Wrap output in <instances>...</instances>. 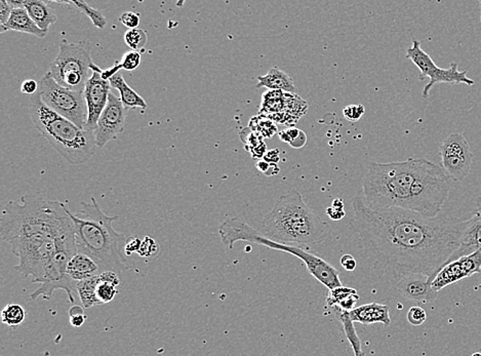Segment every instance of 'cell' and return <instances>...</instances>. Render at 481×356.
<instances>
[{
    "label": "cell",
    "mask_w": 481,
    "mask_h": 356,
    "mask_svg": "<svg viewBox=\"0 0 481 356\" xmlns=\"http://www.w3.org/2000/svg\"><path fill=\"white\" fill-rule=\"evenodd\" d=\"M352 208L349 227L359 235L374 269L395 281L408 274H424L433 281L469 225V219L444 214L427 218L402 208L372 210L363 190L353 197Z\"/></svg>",
    "instance_id": "6da1fadb"
},
{
    "label": "cell",
    "mask_w": 481,
    "mask_h": 356,
    "mask_svg": "<svg viewBox=\"0 0 481 356\" xmlns=\"http://www.w3.org/2000/svg\"><path fill=\"white\" fill-rule=\"evenodd\" d=\"M451 181L442 166L425 159H408L370 163L361 190L372 210L402 208L434 218L442 214Z\"/></svg>",
    "instance_id": "7a4b0ae2"
},
{
    "label": "cell",
    "mask_w": 481,
    "mask_h": 356,
    "mask_svg": "<svg viewBox=\"0 0 481 356\" xmlns=\"http://www.w3.org/2000/svg\"><path fill=\"white\" fill-rule=\"evenodd\" d=\"M260 233L280 244L312 247L335 238L331 225L307 206L296 189L280 196L261 222Z\"/></svg>",
    "instance_id": "3957f363"
},
{
    "label": "cell",
    "mask_w": 481,
    "mask_h": 356,
    "mask_svg": "<svg viewBox=\"0 0 481 356\" xmlns=\"http://www.w3.org/2000/svg\"><path fill=\"white\" fill-rule=\"evenodd\" d=\"M68 214L73 222L78 253L93 258L102 272L119 274L129 269L122 253L127 238L114 228V222L119 216H107L95 197L89 202H82L80 212L73 214L68 211Z\"/></svg>",
    "instance_id": "277c9868"
},
{
    "label": "cell",
    "mask_w": 481,
    "mask_h": 356,
    "mask_svg": "<svg viewBox=\"0 0 481 356\" xmlns=\"http://www.w3.org/2000/svg\"><path fill=\"white\" fill-rule=\"evenodd\" d=\"M65 204L27 194L20 202H10L0 218V232L6 242L38 233L64 234L74 231Z\"/></svg>",
    "instance_id": "5b68a950"
},
{
    "label": "cell",
    "mask_w": 481,
    "mask_h": 356,
    "mask_svg": "<svg viewBox=\"0 0 481 356\" xmlns=\"http://www.w3.org/2000/svg\"><path fill=\"white\" fill-rule=\"evenodd\" d=\"M30 116L36 129L68 163L82 165L95 154V134L80 129L42 102L39 93L29 100Z\"/></svg>",
    "instance_id": "8992f818"
},
{
    "label": "cell",
    "mask_w": 481,
    "mask_h": 356,
    "mask_svg": "<svg viewBox=\"0 0 481 356\" xmlns=\"http://www.w3.org/2000/svg\"><path fill=\"white\" fill-rule=\"evenodd\" d=\"M219 234H220L223 244L229 247L230 249H233L235 242H248L251 244H260V246L276 249V251H285L289 255L295 256L305 264L310 274L315 279H317L321 285L327 287L329 291L343 285L341 283L339 272L325 260L313 255L306 249H302L301 247L273 242V240L262 235L252 226L248 225L239 218H232L221 224L220 228H219Z\"/></svg>",
    "instance_id": "52a82bcc"
},
{
    "label": "cell",
    "mask_w": 481,
    "mask_h": 356,
    "mask_svg": "<svg viewBox=\"0 0 481 356\" xmlns=\"http://www.w3.org/2000/svg\"><path fill=\"white\" fill-rule=\"evenodd\" d=\"M59 46V54L51 64L48 73L62 87L84 93L93 72H103L91 59V44L85 40L70 44L63 39Z\"/></svg>",
    "instance_id": "ba28073f"
},
{
    "label": "cell",
    "mask_w": 481,
    "mask_h": 356,
    "mask_svg": "<svg viewBox=\"0 0 481 356\" xmlns=\"http://www.w3.org/2000/svg\"><path fill=\"white\" fill-rule=\"evenodd\" d=\"M38 83L42 102L50 109L84 130L89 116L84 94L62 87L48 73Z\"/></svg>",
    "instance_id": "9c48e42d"
},
{
    "label": "cell",
    "mask_w": 481,
    "mask_h": 356,
    "mask_svg": "<svg viewBox=\"0 0 481 356\" xmlns=\"http://www.w3.org/2000/svg\"><path fill=\"white\" fill-rule=\"evenodd\" d=\"M406 59L410 60L420 70V80L429 78V82L425 85L423 89V98L427 99L429 97L432 87L438 83H446V84H466L472 87L474 85L473 80L468 78L467 71H460L457 69V64H451L448 69L439 68L434 63L432 57L421 48V42L414 40L412 46L406 51Z\"/></svg>",
    "instance_id": "30bf717a"
},
{
    "label": "cell",
    "mask_w": 481,
    "mask_h": 356,
    "mask_svg": "<svg viewBox=\"0 0 481 356\" xmlns=\"http://www.w3.org/2000/svg\"><path fill=\"white\" fill-rule=\"evenodd\" d=\"M308 104L299 96L282 91H269L262 97L259 114L275 123L293 127L307 113Z\"/></svg>",
    "instance_id": "8fae6325"
},
{
    "label": "cell",
    "mask_w": 481,
    "mask_h": 356,
    "mask_svg": "<svg viewBox=\"0 0 481 356\" xmlns=\"http://www.w3.org/2000/svg\"><path fill=\"white\" fill-rule=\"evenodd\" d=\"M442 170L455 182H462L471 170L473 153L462 134L453 133L444 139L439 148Z\"/></svg>",
    "instance_id": "7c38bea8"
},
{
    "label": "cell",
    "mask_w": 481,
    "mask_h": 356,
    "mask_svg": "<svg viewBox=\"0 0 481 356\" xmlns=\"http://www.w3.org/2000/svg\"><path fill=\"white\" fill-rule=\"evenodd\" d=\"M127 109L120 98L110 94L107 106L100 116L96 127V144L99 148L105 146L110 141L115 140L125 129Z\"/></svg>",
    "instance_id": "4fadbf2b"
},
{
    "label": "cell",
    "mask_w": 481,
    "mask_h": 356,
    "mask_svg": "<svg viewBox=\"0 0 481 356\" xmlns=\"http://www.w3.org/2000/svg\"><path fill=\"white\" fill-rule=\"evenodd\" d=\"M478 274H481V249L446 264L434 277L432 290L439 293L444 287Z\"/></svg>",
    "instance_id": "5bb4252c"
},
{
    "label": "cell",
    "mask_w": 481,
    "mask_h": 356,
    "mask_svg": "<svg viewBox=\"0 0 481 356\" xmlns=\"http://www.w3.org/2000/svg\"><path fill=\"white\" fill-rule=\"evenodd\" d=\"M110 89L111 84L109 80H103L99 72H93V75L85 84L84 91L89 112L85 131L91 133L95 132L100 116L107 106L109 95L111 94Z\"/></svg>",
    "instance_id": "9a60e30c"
},
{
    "label": "cell",
    "mask_w": 481,
    "mask_h": 356,
    "mask_svg": "<svg viewBox=\"0 0 481 356\" xmlns=\"http://www.w3.org/2000/svg\"><path fill=\"white\" fill-rule=\"evenodd\" d=\"M431 285V279L424 274H408L397 279L395 289L408 301L427 304L435 301L438 295L432 290Z\"/></svg>",
    "instance_id": "2e32d148"
},
{
    "label": "cell",
    "mask_w": 481,
    "mask_h": 356,
    "mask_svg": "<svg viewBox=\"0 0 481 356\" xmlns=\"http://www.w3.org/2000/svg\"><path fill=\"white\" fill-rule=\"evenodd\" d=\"M481 249V197L478 200L475 212L469 219V225L462 238L461 244L457 251L453 253L448 263L464 257L471 255ZM446 263V264H448Z\"/></svg>",
    "instance_id": "e0dca14e"
},
{
    "label": "cell",
    "mask_w": 481,
    "mask_h": 356,
    "mask_svg": "<svg viewBox=\"0 0 481 356\" xmlns=\"http://www.w3.org/2000/svg\"><path fill=\"white\" fill-rule=\"evenodd\" d=\"M350 317L354 323H359L361 325L382 323L385 328H389L391 326L389 307L379 303H370V304L356 307L351 311Z\"/></svg>",
    "instance_id": "ac0fdd59"
},
{
    "label": "cell",
    "mask_w": 481,
    "mask_h": 356,
    "mask_svg": "<svg viewBox=\"0 0 481 356\" xmlns=\"http://www.w3.org/2000/svg\"><path fill=\"white\" fill-rule=\"evenodd\" d=\"M6 31L22 32V33L31 34V35L38 38L46 37V34H48L46 32L42 31L34 23L24 8H14L10 20L3 26H0L1 33Z\"/></svg>",
    "instance_id": "d6986e66"
},
{
    "label": "cell",
    "mask_w": 481,
    "mask_h": 356,
    "mask_svg": "<svg viewBox=\"0 0 481 356\" xmlns=\"http://www.w3.org/2000/svg\"><path fill=\"white\" fill-rule=\"evenodd\" d=\"M359 300V296L356 290L341 285V287L329 290L325 300V311L327 312V311L338 309V310L351 312L353 309L356 308L355 305Z\"/></svg>",
    "instance_id": "ffe728a7"
},
{
    "label": "cell",
    "mask_w": 481,
    "mask_h": 356,
    "mask_svg": "<svg viewBox=\"0 0 481 356\" xmlns=\"http://www.w3.org/2000/svg\"><path fill=\"white\" fill-rule=\"evenodd\" d=\"M101 274L99 264L87 253H76L68 263L67 274L78 283Z\"/></svg>",
    "instance_id": "44dd1931"
},
{
    "label": "cell",
    "mask_w": 481,
    "mask_h": 356,
    "mask_svg": "<svg viewBox=\"0 0 481 356\" xmlns=\"http://www.w3.org/2000/svg\"><path fill=\"white\" fill-rule=\"evenodd\" d=\"M255 87H266L270 91H282L297 95V87H295L293 78L278 67L271 68L267 74L259 76Z\"/></svg>",
    "instance_id": "7402d4cb"
},
{
    "label": "cell",
    "mask_w": 481,
    "mask_h": 356,
    "mask_svg": "<svg viewBox=\"0 0 481 356\" xmlns=\"http://www.w3.org/2000/svg\"><path fill=\"white\" fill-rule=\"evenodd\" d=\"M23 8L27 10L34 23L46 33H48V28L57 21V16L53 12L48 1L26 0L23 1Z\"/></svg>",
    "instance_id": "603a6c76"
},
{
    "label": "cell",
    "mask_w": 481,
    "mask_h": 356,
    "mask_svg": "<svg viewBox=\"0 0 481 356\" xmlns=\"http://www.w3.org/2000/svg\"><path fill=\"white\" fill-rule=\"evenodd\" d=\"M109 82L112 89H116L117 91H119V94H120V100L125 109H135V108L147 109L148 105H147L145 100L143 99V97H141L137 91H134V89L125 82V78L121 75L120 72L117 73L116 75H114Z\"/></svg>",
    "instance_id": "cb8c5ba5"
},
{
    "label": "cell",
    "mask_w": 481,
    "mask_h": 356,
    "mask_svg": "<svg viewBox=\"0 0 481 356\" xmlns=\"http://www.w3.org/2000/svg\"><path fill=\"white\" fill-rule=\"evenodd\" d=\"M325 314L334 315V317L338 319V321H339L341 326H342V330L344 332L347 340L349 341L351 347H352L354 356H365V353H363V345H361V339H359L356 330H355L354 321L351 319L350 312L334 309V310L327 311Z\"/></svg>",
    "instance_id": "d4e9b609"
},
{
    "label": "cell",
    "mask_w": 481,
    "mask_h": 356,
    "mask_svg": "<svg viewBox=\"0 0 481 356\" xmlns=\"http://www.w3.org/2000/svg\"><path fill=\"white\" fill-rule=\"evenodd\" d=\"M100 281H101L100 275L78 281V295L80 296V301H82V307L84 309L102 305L97 297V287Z\"/></svg>",
    "instance_id": "484cf974"
},
{
    "label": "cell",
    "mask_w": 481,
    "mask_h": 356,
    "mask_svg": "<svg viewBox=\"0 0 481 356\" xmlns=\"http://www.w3.org/2000/svg\"><path fill=\"white\" fill-rule=\"evenodd\" d=\"M239 138L246 146V150L250 153L253 159L261 161L262 157H265L266 148H267V145L264 142L265 139L257 135L248 127H244L242 132H239Z\"/></svg>",
    "instance_id": "4316f807"
},
{
    "label": "cell",
    "mask_w": 481,
    "mask_h": 356,
    "mask_svg": "<svg viewBox=\"0 0 481 356\" xmlns=\"http://www.w3.org/2000/svg\"><path fill=\"white\" fill-rule=\"evenodd\" d=\"M59 4H67V6H73L75 10H80L82 14L85 15V16L89 17V20L93 22V26L99 28V29H104L107 25V20H106L105 17L103 16L100 10H96V8H91L87 2L85 1H56Z\"/></svg>",
    "instance_id": "83f0119b"
},
{
    "label": "cell",
    "mask_w": 481,
    "mask_h": 356,
    "mask_svg": "<svg viewBox=\"0 0 481 356\" xmlns=\"http://www.w3.org/2000/svg\"><path fill=\"white\" fill-rule=\"evenodd\" d=\"M248 127L264 139L272 138L278 132L276 123L261 114L252 117L248 123Z\"/></svg>",
    "instance_id": "f1b7e54d"
},
{
    "label": "cell",
    "mask_w": 481,
    "mask_h": 356,
    "mask_svg": "<svg viewBox=\"0 0 481 356\" xmlns=\"http://www.w3.org/2000/svg\"><path fill=\"white\" fill-rule=\"evenodd\" d=\"M27 311L19 304H8L2 309L1 321L10 328L19 327L24 323Z\"/></svg>",
    "instance_id": "f546056e"
},
{
    "label": "cell",
    "mask_w": 481,
    "mask_h": 356,
    "mask_svg": "<svg viewBox=\"0 0 481 356\" xmlns=\"http://www.w3.org/2000/svg\"><path fill=\"white\" fill-rule=\"evenodd\" d=\"M278 136H280L282 142L287 143V144L291 145L295 149L303 148L306 143H307L306 134L302 130L297 129L295 127L283 130V131L278 133Z\"/></svg>",
    "instance_id": "4dcf8cb0"
},
{
    "label": "cell",
    "mask_w": 481,
    "mask_h": 356,
    "mask_svg": "<svg viewBox=\"0 0 481 356\" xmlns=\"http://www.w3.org/2000/svg\"><path fill=\"white\" fill-rule=\"evenodd\" d=\"M125 42L131 48V51L139 52L140 50L145 48L148 42V35L145 30L140 29V28L127 30L125 34Z\"/></svg>",
    "instance_id": "1f68e13d"
},
{
    "label": "cell",
    "mask_w": 481,
    "mask_h": 356,
    "mask_svg": "<svg viewBox=\"0 0 481 356\" xmlns=\"http://www.w3.org/2000/svg\"><path fill=\"white\" fill-rule=\"evenodd\" d=\"M117 295H118V285L101 279L97 287V297L102 305L109 304L114 301Z\"/></svg>",
    "instance_id": "d6a6232c"
},
{
    "label": "cell",
    "mask_w": 481,
    "mask_h": 356,
    "mask_svg": "<svg viewBox=\"0 0 481 356\" xmlns=\"http://www.w3.org/2000/svg\"><path fill=\"white\" fill-rule=\"evenodd\" d=\"M159 251H161V247H159L158 242L154 238L146 236L142 240L138 255L142 258H155L158 256Z\"/></svg>",
    "instance_id": "836d02e7"
},
{
    "label": "cell",
    "mask_w": 481,
    "mask_h": 356,
    "mask_svg": "<svg viewBox=\"0 0 481 356\" xmlns=\"http://www.w3.org/2000/svg\"><path fill=\"white\" fill-rule=\"evenodd\" d=\"M142 55L139 52H136V51H129V52L125 53V55L121 57V61L119 62L121 67L123 70H127V71H134V70L139 68L141 65Z\"/></svg>",
    "instance_id": "e575fe53"
},
{
    "label": "cell",
    "mask_w": 481,
    "mask_h": 356,
    "mask_svg": "<svg viewBox=\"0 0 481 356\" xmlns=\"http://www.w3.org/2000/svg\"><path fill=\"white\" fill-rule=\"evenodd\" d=\"M406 319H408V321L410 325L419 327V326H422L425 323L426 319H427V313H426L425 309H423L422 307L414 306L408 310Z\"/></svg>",
    "instance_id": "d590c367"
},
{
    "label": "cell",
    "mask_w": 481,
    "mask_h": 356,
    "mask_svg": "<svg viewBox=\"0 0 481 356\" xmlns=\"http://www.w3.org/2000/svg\"><path fill=\"white\" fill-rule=\"evenodd\" d=\"M327 215L332 221L339 222L344 219L346 213L344 210V202L341 198H336L333 200L332 206L327 208Z\"/></svg>",
    "instance_id": "8d00e7d4"
},
{
    "label": "cell",
    "mask_w": 481,
    "mask_h": 356,
    "mask_svg": "<svg viewBox=\"0 0 481 356\" xmlns=\"http://www.w3.org/2000/svg\"><path fill=\"white\" fill-rule=\"evenodd\" d=\"M365 106L361 105V104H359V105H348L343 109V115H344L345 118L347 121H352V123L359 121L365 115Z\"/></svg>",
    "instance_id": "74e56055"
},
{
    "label": "cell",
    "mask_w": 481,
    "mask_h": 356,
    "mask_svg": "<svg viewBox=\"0 0 481 356\" xmlns=\"http://www.w3.org/2000/svg\"><path fill=\"white\" fill-rule=\"evenodd\" d=\"M119 21H120V23H122L125 27L129 28V30L137 29L138 26L140 25V15L134 12H123V14L119 17Z\"/></svg>",
    "instance_id": "f35d334b"
},
{
    "label": "cell",
    "mask_w": 481,
    "mask_h": 356,
    "mask_svg": "<svg viewBox=\"0 0 481 356\" xmlns=\"http://www.w3.org/2000/svg\"><path fill=\"white\" fill-rule=\"evenodd\" d=\"M255 168L262 172V174L265 175L267 177L275 176L280 172V168L275 163H267V161L261 159V161H257L255 163Z\"/></svg>",
    "instance_id": "ab89813d"
},
{
    "label": "cell",
    "mask_w": 481,
    "mask_h": 356,
    "mask_svg": "<svg viewBox=\"0 0 481 356\" xmlns=\"http://www.w3.org/2000/svg\"><path fill=\"white\" fill-rule=\"evenodd\" d=\"M12 10L14 8L10 1L0 0V26H3L10 20Z\"/></svg>",
    "instance_id": "60d3db41"
},
{
    "label": "cell",
    "mask_w": 481,
    "mask_h": 356,
    "mask_svg": "<svg viewBox=\"0 0 481 356\" xmlns=\"http://www.w3.org/2000/svg\"><path fill=\"white\" fill-rule=\"evenodd\" d=\"M142 240L140 238H127V242H125V247H123V251H125V256H131L133 253L139 251L140 247H141Z\"/></svg>",
    "instance_id": "b9f144b4"
},
{
    "label": "cell",
    "mask_w": 481,
    "mask_h": 356,
    "mask_svg": "<svg viewBox=\"0 0 481 356\" xmlns=\"http://www.w3.org/2000/svg\"><path fill=\"white\" fill-rule=\"evenodd\" d=\"M38 89H39V83L34 80H24L22 87H21V91L30 96L35 95L36 93H38Z\"/></svg>",
    "instance_id": "7bdbcfd3"
},
{
    "label": "cell",
    "mask_w": 481,
    "mask_h": 356,
    "mask_svg": "<svg viewBox=\"0 0 481 356\" xmlns=\"http://www.w3.org/2000/svg\"><path fill=\"white\" fill-rule=\"evenodd\" d=\"M341 265L347 272H353L356 268V260L350 253H346L341 258Z\"/></svg>",
    "instance_id": "ee69618b"
},
{
    "label": "cell",
    "mask_w": 481,
    "mask_h": 356,
    "mask_svg": "<svg viewBox=\"0 0 481 356\" xmlns=\"http://www.w3.org/2000/svg\"><path fill=\"white\" fill-rule=\"evenodd\" d=\"M280 153L278 149H273V150L268 151L265 157H264V161H267V163H275V165H278V161H280Z\"/></svg>",
    "instance_id": "f6af8a7d"
},
{
    "label": "cell",
    "mask_w": 481,
    "mask_h": 356,
    "mask_svg": "<svg viewBox=\"0 0 481 356\" xmlns=\"http://www.w3.org/2000/svg\"><path fill=\"white\" fill-rule=\"evenodd\" d=\"M87 321V315H76V317H70V323L73 328H82Z\"/></svg>",
    "instance_id": "bcb514c9"
},
{
    "label": "cell",
    "mask_w": 481,
    "mask_h": 356,
    "mask_svg": "<svg viewBox=\"0 0 481 356\" xmlns=\"http://www.w3.org/2000/svg\"><path fill=\"white\" fill-rule=\"evenodd\" d=\"M84 308L80 305H73L71 308L69 309V317H76V315H84Z\"/></svg>",
    "instance_id": "7dc6e473"
},
{
    "label": "cell",
    "mask_w": 481,
    "mask_h": 356,
    "mask_svg": "<svg viewBox=\"0 0 481 356\" xmlns=\"http://www.w3.org/2000/svg\"><path fill=\"white\" fill-rule=\"evenodd\" d=\"M471 356H481V353H473Z\"/></svg>",
    "instance_id": "c3c4849f"
},
{
    "label": "cell",
    "mask_w": 481,
    "mask_h": 356,
    "mask_svg": "<svg viewBox=\"0 0 481 356\" xmlns=\"http://www.w3.org/2000/svg\"><path fill=\"white\" fill-rule=\"evenodd\" d=\"M480 22H481V3H480Z\"/></svg>",
    "instance_id": "681fc988"
},
{
    "label": "cell",
    "mask_w": 481,
    "mask_h": 356,
    "mask_svg": "<svg viewBox=\"0 0 481 356\" xmlns=\"http://www.w3.org/2000/svg\"><path fill=\"white\" fill-rule=\"evenodd\" d=\"M480 3H481V1L480 2Z\"/></svg>",
    "instance_id": "f907efd6"
}]
</instances>
